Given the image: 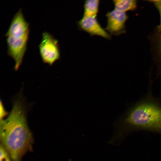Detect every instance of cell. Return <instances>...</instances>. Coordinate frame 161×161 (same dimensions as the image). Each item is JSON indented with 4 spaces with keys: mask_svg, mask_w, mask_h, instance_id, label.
<instances>
[{
    "mask_svg": "<svg viewBox=\"0 0 161 161\" xmlns=\"http://www.w3.org/2000/svg\"><path fill=\"white\" fill-rule=\"evenodd\" d=\"M1 144L12 161H21L24 155L31 150L33 143L32 134L27 119V111L21 98L15 100L7 117L0 120Z\"/></svg>",
    "mask_w": 161,
    "mask_h": 161,
    "instance_id": "cell-1",
    "label": "cell"
},
{
    "mask_svg": "<svg viewBox=\"0 0 161 161\" xmlns=\"http://www.w3.org/2000/svg\"><path fill=\"white\" fill-rule=\"evenodd\" d=\"M148 91L142 97L130 105L123 116L124 123L136 128L161 131V100L154 96L150 79Z\"/></svg>",
    "mask_w": 161,
    "mask_h": 161,
    "instance_id": "cell-2",
    "label": "cell"
},
{
    "mask_svg": "<svg viewBox=\"0 0 161 161\" xmlns=\"http://www.w3.org/2000/svg\"><path fill=\"white\" fill-rule=\"evenodd\" d=\"M29 24L25 20L21 9L15 14L5 36L8 54L15 62L17 70L22 64L27 48L30 32Z\"/></svg>",
    "mask_w": 161,
    "mask_h": 161,
    "instance_id": "cell-3",
    "label": "cell"
},
{
    "mask_svg": "<svg viewBox=\"0 0 161 161\" xmlns=\"http://www.w3.org/2000/svg\"><path fill=\"white\" fill-rule=\"evenodd\" d=\"M40 54L43 62L52 65L60 58L58 41L50 33L44 32L38 46Z\"/></svg>",
    "mask_w": 161,
    "mask_h": 161,
    "instance_id": "cell-4",
    "label": "cell"
},
{
    "mask_svg": "<svg viewBox=\"0 0 161 161\" xmlns=\"http://www.w3.org/2000/svg\"><path fill=\"white\" fill-rule=\"evenodd\" d=\"M107 19L106 30L111 35H117L124 32L125 24L128 18L126 13L115 9L106 14Z\"/></svg>",
    "mask_w": 161,
    "mask_h": 161,
    "instance_id": "cell-5",
    "label": "cell"
},
{
    "mask_svg": "<svg viewBox=\"0 0 161 161\" xmlns=\"http://www.w3.org/2000/svg\"><path fill=\"white\" fill-rule=\"evenodd\" d=\"M77 23L80 30L91 36L96 35L108 40L111 39V35L102 27L96 17L83 16Z\"/></svg>",
    "mask_w": 161,
    "mask_h": 161,
    "instance_id": "cell-6",
    "label": "cell"
},
{
    "mask_svg": "<svg viewBox=\"0 0 161 161\" xmlns=\"http://www.w3.org/2000/svg\"><path fill=\"white\" fill-rule=\"evenodd\" d=\"M99 0H87L84 2L83 16L96 17L99 10Z\"/></svg>",
    "mask_w": 161,
    "mask_h": 161,
    "instance_id": "cell-7",
    "label": "cell"
},
{
    "mask_svg": "<svg viewBox=\"0 0 161 161\" xmlns=\"http://www.w3.org/2000/svg\"><path fill=\"white\" fill-rule=\"evenodd\" d=\"M113 2L114 9L124 13L135 9L137 6L135 0H114Z\"/></svg>",
    "mask_w": 161,
    "mask_h": 161,
    "instance_id": "cell-8",
    "label": "cell"
},
{
    "mask_svg": "<svg viewBox=\"0 0 161 161\" xmlns=\"http://www.w3.org/2000/svg\"><path fill=\"white\" fill-rule=\"evenodd\" d=\"M0 161H12L7 152L0 143Z\"/></svg>",
    "mask_w": 161,
    "mask_h": 161,
    "instance_id": "cell-9",
    "label": "cell"
},
{
    "mask_svg": "<svg viewBox=\"0 0 161 161\" xmlns=\"http://www.w3.org/2000/svg\"><path fill=\"white\" fill-rule=\"evenodd\" d=\"M156 7L157 8L160 13V24L159 26L160 29L161 28V0H152Z\"/></svg>",
    "mask_w": 161,
    "mask_h": 161,
    "instance_id": "cell-10",
    "label": "cell"
},
{
    "mask_svg": "<svg viewBox=\"0 0 161 161\" xmlns=\"http://www.w3.org/2000/svg\"><path fill=\"white\" fill-rule=\"evenodd\" d=\"M8 114V112L6 111L4 108L3 103H2L1 101V100L0 115V120L4 119L5 117Z\"/></svg>",
    "mask_w": 161,
    "mask_h": 161,
    "instance_id": "cell-11",
    "label": "cell"
},
{
    "mask_svg": "<svg viewBox=\"0 0 161 161\" xmlns=\"http://www.w3.org/2000/svg\"><path fill=\"white\" fill-rule=\"evenodd\" d=\"M160 52L161 55V34L160 36Z\"/></svg>",
    "mask_w": 161,
    "mask_h": 161,
    "instance_id": "cell-12",
    "label": "cell"
}]
</instances>
